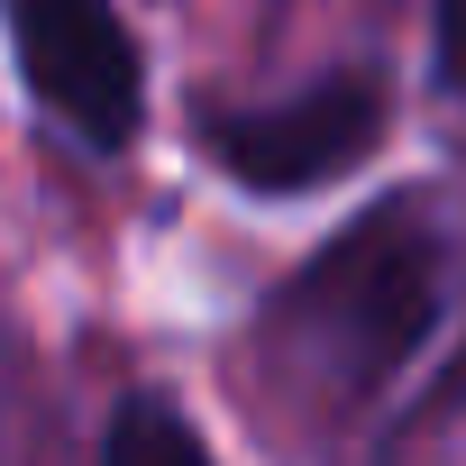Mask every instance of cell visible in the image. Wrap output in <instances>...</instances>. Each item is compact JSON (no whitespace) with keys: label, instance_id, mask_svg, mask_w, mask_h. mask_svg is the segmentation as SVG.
Here are the masks:
<instances>
[{"label":"cell","instance_id":"6da1fadb","mask_svg":"<svg viewBox=\"0 0 466 466\" xmlns=\"http://www.w3.org/2000/svg\"><path fill=\"white\" fill-rule=\"evenodd\" d=\"M448 320V228L420 192L366 201L320 257L293 266V284L266 311V339L311 375L329 411H366Z\"/></svg>","mask_w":466,"mask_h":466},{"label":"cell","instance_id":"7a4b0ae2","mask_svg":"<svg viewBox=\"0 0 466 466\" xmlns=\"http://www.w3.org/2000/svg\"><path fill=\"white\" fill-rule=\"evenodd\" d=\"M19 83L37 92L46 119H65L83 147L119 156L147 128V56L110 0H0Z\"/></svg>","mask_w":466,"mask_h":466},{"label":"cell","instance_id":"3957f363","mask_svg":"<svg viewBox=\"0 0 466 466\" xmlns=\"http://www.w3.org/2000/svg\"><path fill=\"white\" fill-rule=\"evenodd\" d=\"M384 128H393L384 83H375V74H329V83H311V92H293V101L210 119L201 147H210V165L238 183V192H257V201H302V192L357 174V165L384 147Z\"/></svg>","mask_w":466,"mask_h":466},{"label":"cell","instance_id":"277c9868","mask_svg":"<svg viewBox=\"0 0 466 466\" xmlns=\"http://www.w3.org/2000/svg\"><path fill=\"white\" fill-rule=\"evenodd\" d=\"M101 466H219V457H210V439L192 430L183 402L128 393V402L101 420Z\"/></svg>","mask_w":466,"mask_h":466},{"label":"cell","instance_id":"5b68a950","mask_svg":"<svg viewBox=\"0 0 466 466\" xmlns=\"http://www.w3.org/2000/svg\"><path fill=\"white\" fill-rule=\"evenodd\" d=\"M439 56H448V83L466 92V0H448V10H439Z\"/></svg>","mask_w":466,"mask_h":466}]
</instances>
